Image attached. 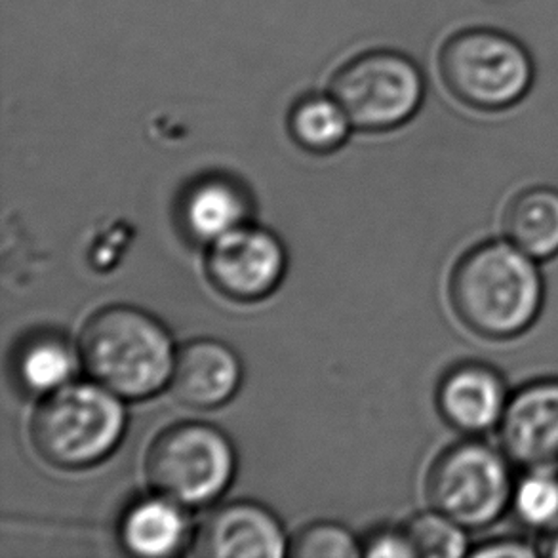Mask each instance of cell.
Masks as SVG:
<instances>
[{"label": "cell", "mask_w": 558, "mask_h": 558, "mask_svg": "<svg viewBox=\"0 0 558 558\" xmlns=\"http://www.w3.org/2000/svg\"><path fill=\"white\" fill-rule=\"evenodd\" d=\"M448 298L456 317L486 340H513L536 323L544 307V279L536 259L513 242L488 241L453 267Z\"/></svg>", "instance_id": "1"}, {"label": "cell", "mask_w": 558, "mask_h": 558, "mask_svg": "<svg viewBox=\"0 0 558 558\" xmlns=\"http://www.w3.org/2000/svg\"><path fill=\"white\" fill-rule=\"evenodd\" d=\"M81 359L99 385L122 399H145L172 379L174 348L165 326L134 307L99 311L81 336Z\"/></svg>", "instance_id": "2"}, {"label": "cell", "mask_w": 558, "mask_h": 558, "mask_svg": "<svg viewBox=\"0 0 558 558\" xmlns=\"http://www.w3.org/2000/svg\"><path fill=\"white\" fill-rule=\"evenodd\" d=\"M437 63L446 92L478 113H501L519 106L536 76L526 46L492 27L456 31L446 38Z\"/></svg>", "instance_id": "3"}, {"label": "cell", "mask_w": 558, "mask_h": 558, "mask_svg": "<svg viewBox=\"0 0 558 558\" xmlns=\"http://www.w3.org/2000/svg\"><path fill=\"white\" fill-rule=\"evenodd\" d=\"M119 395L99 384H68L46 395L33 417V442L52 465L83 469L104 460L124 433Z\"/></svg>", "instance_id": "4"}, {"label": "cell", "mask_w": 558, "mask_h": 558, "mask_svg": "<svg viewBox=\"0 0 558 558\" xmlns=\"http://www.w3.org/2000/svg\"><path fill=\"white\" fill-rule=\"evenodd\" d=\"M330 94L355 129L384 132L410 121L425 98L422 69L395 50H371L343 63Z\"/></svg>", "instance_id": "5"}, {"label": "cell", "mask_w": 558, "mask_h": 558, "mask_svg": "<svg viewBox=\"0 0 558 558\" xmlns=\"http://www.w3.org/2000/svg\"><path fill=\"white\" fill-rule=\"evenodd\" d=\"M513 492L507 453L481 440L446 448L427 475L430 506L463 529H483L498 521L513 501Z\"/></svg>", "instance_id": "6"}, {"label": "cell", "mask_w": 558, "mask_h": 558, "mask_svg": "<svg viewBox=\"0 0 558 558\" xmlns=\"http://www.w3.org/2000/svg\"><path fill=\"white\" fill-rule=\"evenodd\" d=\"M233 448L221 430L183 423L165 430L147 456V475L160 496L180 506H204L231 483Z\"/></svg>", "instance_id": "7"}, {"label": "cell", "mask_w": 558, "mask_h": 558, "mask_svg": "<svg viewBox=\"0 0 558 558\" xmlns=\"http://www.w3.org/2000/svg\"><path fill=\"white\" fill-rule=\"evenodd\" d=\"M284 250L269 231L241 226L211 242L208 272L226 295L254 302L271 294L284 272Z\"/></svg>", "instance_id": "8"}, {"label": "cell", "mask_w": 558, "mask_h": 558, "mask_svg": "<svg viewBox=\"0 0 558 558\" xmlns=\"http://www.w3.org/2000/svg\"><path fill=\"white\" fill-rule=\"evenodd\" d=\"M507 458L526 469L558 473V379L522 387L499 422Z\"/></svg>", "instance_id": "9"}, {"label": "cell", "mask_w": 558, "mask_h": 558, "mask_svg": "<svg viewBox=\"0 0 558 558\" xmlns=\"http://www.w3.org/2000/svg\"><path fill=\"white\" fill-rule=\"evenodd\" d=\"M507 387L498 371L483 363L453 366L438 385L440 415L453 429L478 435L492 429L506 414Z\"/></svg>", "instance_id": "10"}, {"label": "cell", "mask_w": 558, "mask_h": 558, "mask_svg": "<svg viewBox=\"0 0 558 558\" xmlns=\"http://www.w3.org/2000/svg\"><path fill=\"white\" fill-rule=\"evenodd\" d=\"M198 549L206 557L279 558L287 553V539L267 509L234 504L204 524Z\"/></svg>", "instance_id": "11"}, {"label": "cell", "mask_w": 558, "mask_h": 558, "mask_svg": "<svg viewBox=\"0 0 558 558\" xmlns=\"http://www.w3.org/2000/svg\"><path fill=\"white\" fill-rule=\"evenodd\" d=\"M170 384L187 407H221L241 384V363L219 341H193L175 355Z\"/></svg>", "instance_id": "12"}, {"label": "cell", "mask_w": 558, "mask_h": 558, "mask_svg": "<svg viewBox=\"0 0 558 558\" xmlns=\"http://www.w3.org/2000/svg\"><path fill=\"white\" fill-rule=\"evenodd\" d=\"M189 521L172 499L137 501L122 521V544L137 557H172L187 542Z\"/></svg>", "instance_id": "13"}, {"label": "cell", "mask_w": 558, "mask_h": 558, "mask_svg": "<svg viewBox=\"0 0 558 558\" xmlns=\"http://www.w3.org/2000/svg\"><path fill=\"white\" fill-rule=\"evenodd\" d=\"M507 241L534 259L558 254V191L530 187L509 201L504 211Z\"/></svg>", "instance_id": "14"}, {"label": "cell", "mask_w": 558, "mask_h": 558, "mask_svg": "<svg viewBox=\"0 0 558 558\" xmlns=\"http://www.w3.org/2000/svg\"><path fill=\"white\" fill-rule=\"evenodd\" d=\"M182 216L185 231L193 239L216 242L244 223L248 203L236 183L226 178H208L189 189Z\"/></svg>", "instance_id": "15"}, {"label": "cell", "mask_w": 558, "mask_h": 558, "mask_svg": "<svg viewBox=\"0 0 558 558\" xmlns=\"http://www.w3.org/2000/svg\"><path fill=\"white\" fill-rule=\"evenodd\" d=\"M353 124L340 104L330 96L310 94L295 101L288 129L303 149L313 153L336 151L349 136Z\"/></svg>", "instance_id": "16"}, {"label": "cell", "mask_w": 558, "mask_h": 558, "mask_svg": "<svg viewBox=\"0 0 558 558\" xmlns=\"http://www.w3.org/2000/svg\"><path fill=\"white\" fill-rule=\"evenodd\" d=\"M75 351L68 341L58 336L43 333L31 338L17 353L15 372L20 384L33 392L58 391L63 385L71 384L75 374Z\"/></svg>", "instance_id": "17"}, {"label": "cell", "mask_w": 558, "mask_h": 558, "mask_svg": "<svg viewBox=\"0 0 558 558\" xmlns=\"http://www.w3.org/2000/svg\"><path fill=\"white\" fill-rule=\"evenodd\" d=\"M404 532L415 557L460 558L468 555V536L463 526L438 511L417 514L408 522Z\"/></svg>", "instance_id": "18"}, {"label": "cell", "mask_w": 558, "mask_h": 558, "mask_svg": "<svg viewBox=\"0 0 558 558\" xmlns=\"http://www.w3.org/2000/svg\"><path fill=\"white\" fill-rule=\"evenodd\" d=\"M514 511L532 529H555L558 524V473L530 471L513 492Z\"/></svg>", "instance_id": "19"}, {"label": "cell", "mask_w": 558, "mask_h": 558, "mask_svg": "<svg viewBox=\"0 0 558 558\" xmlns=\"http://www.w3.org/2000/svg\"><path fill=\"white\" fill-rule=\"evenodd\" d=\"M290 555L300 558H351L359 557L361 551L348 530L336 524H317L295 536Z\"/></svg>", "instance_id": "20"}, {"label": "cell", "mask_w": 558, "mask_h": 558, "mask_svg": "<svg viewBox=\"0 0 558 558\" xmlns=\"http://www.w3.org/2000/svg\"><path fill=\"white\" fill-rule=\"evenodd\" d=\"M368 557H415L412 545L408 542L407 532H377L366 544Z\"/></svg>", "instance_id": "21"}, {"label": "cell", "mask_w": 558, "mask_h": 558, "mask_svg": "<svg viewBox=\"0 0 558 558\" xmlns=\"http://www.w3.org/2000/svg\"><path fill=\"white\" fill-rule=\"evenodd\" d=\"M475 557H536L539 555L537 549L522 542L506 539V542H494V544L484 545L481 549L473 551Z\"/></svg>", "instance_id": "22"}, {"label": "cell", "mask_w": 558, "mask_h": 558, "mask_svg": "<svg viewBox=\"0 0 558 558\" xmlns=\"http://www.w3.org/2000/svg\"><path fill=\"white\" fill-rule=\"evenodd\" d=\"M537 551H539L542 557L558 558V524L555 529L545 532V536L542 537V544H539Z\"/></svg>", "instance_id": "23"}]
</instances>
